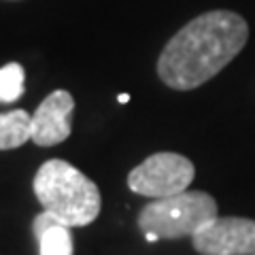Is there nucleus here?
Returning a JSON list of instances; mask_svg holds the SVG:
<instances>
[{"mask_svg":"<svg viewBox=\"0 0 255 255\" xmlns=\"http://www.w3.org/2000/svg\"><path fill=\"white\" fill-rule=\"evenodd\" d=\"M253 255H255V253H253Z\"/></svg>","mask_w":255,"mask_h":255,"instance_id":"12","label":"nucleus"},{"mask_svg":"<svg viewBox=\"0 0 255 255\" xmlns=\"http://www.w3.org/2000/svg\"><path fill=\"white\" fill-rule=\"evenodd\" d=\"M32 232L38 243V253L41 255H73L75 243L73 234L66 223H62L51 213L43 211L32 221Z\"/></svg>","mask_w":255,"mask_h":255,"instance_id":"7","label":"nucleus"},{"mask_svg":"<svg viewBox=\"0 0 255 255\" xmlns=\"http://www.w3.org/2000/svg\"><path fill=\"white\" fill-rule=\"evenodd\" d=\"M219 217L217 202L206 191H181L177 196L157 198L142 206L138 213V228L142 234L153 232L159 238L194 236L211 219Z\"/></svg>","mask_w":255,"mask_h":255,"instance_id":"3","label":"nucleus"},{"mask_svg":"<svg viewBox=\"0 0 255 255\" xmlns=\"http://www.w3.org/2000/svg\"><path fill=\"white\" fill-rule=\"evenodd\" d=\"M145 238H147V243H155V241H159V236H157V234H153V232H147V234H145Z\"/></svg>","mask_w":255,"mask_h":255,"instance_id":"11","label":"nucleus"},{"mask_svg":"<svg viewBox=\"0 0 255 255\" xmlns=\"http://www.w3.org/2000/svg\"><path fill=\"white\" fill-rule=\"evenodd\" d=\"M32 115L28 111L15 109L9 113H0V151L17 149L23 142L32 140Z\"/></svg>","mask_w":255,"mask_h":255,"instance_id":"8","label":"nucleus"},{"mask_svg":"<svg viewBox=\"0 0 255 255\" xmlns=\"http://www.w3.org/2000/svg\"><path fill=\"white\" fill-rule=\"evenodd\" d=\"M26 90V73L21 64L11 62L0 68V102H15Z\"/></svg>","mask_w":255,"mask_h":255,"instance_id":"9","label":"nucleus"},{"mask_svg":"<svg viewBox=\"0 0 255 255\" xmlns=\"http://www.w3.org/2000/svg\"><path fill=\"white\" fill-rule=\"evenodd\" d=\"M43 211L51 213L68 228H85L100 215V189L66 159H49L32 181Z\"/></svg>","mask_w":255,"mask_h":255,"instance_id":"2","label":"nucleus"},{"mask_svg":"<svg viewBox=\"0 0 255 255\" xmlns=\"http://www.w3.org/2000/svg\"><path fill=\"white\" fill-rule=\"evenodd\" d=\"M75 98L66 90H55L32 113V140L38 147H53L64 142L73 132Z\"/></svg>","mask_w":255,"mask_h":255,"instance_id":"6","label":"nucleus"},{"mask_svg":"<svg viewBox=\"0 0 255 255\" xmlns=\"http://www.w3.org/2000/svg\"><path fill=\"white\" fill-rule=\"evenodd\" d=\"M191 243L202 255H253L255 219L215 217L191 236Z\"/></svg>","mask_w":255,"mask_h":255,"instance_id":"5","label":"nucleus"},{"mask_svg":"<svg viewBox=\"0 0 255 255\" xmlns=\"http://www.w3.org/2000/svg\"><path fill=\"white\" fill-rule=\"evenodd\" d=\"M249 41V26L234 11H209L181 28L157 60L164 85L189 92L219 75Z\"/></svg>","mask_w":255,"mask_h":255,"instance_id":"1","label":"nucleus"},{"mask_svg":"<svg viewBox=\"0 0 255 255\" xmlns=\"http://www.w3.org/2000/svg\"><path fill=\"white\" fill-rule=\"evenodd\" d=\"M128 100H130V94H119V96H117V102H119V105H126Z\"/></svg>","mask_w":255,"mask_h":255,"instance_id":"10","label":"nucleus"},{"mask_svg":"<svg viewBox=\"0 0 255 255\" xmlns=\"http://www.w3.org/2000/svg\"><path fill=\"white\" fill-rule=\"evenodd\" d=\"M194 177L196 168L191 159L172 151H159L130 170L128 187L138 196L157 200V198H168L185 191Z\"/></svg>","mask_w":255,"mask_h":255,"instance_id":"4","label":"nucleus"}]
</instances>
